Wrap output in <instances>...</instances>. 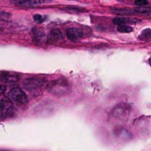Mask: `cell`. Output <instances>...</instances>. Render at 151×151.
<instances>
[{
	"label": "cell",
	"mask_w": 151,
	"mask_h": 151,
	"mask_svg": "<svg viewBox=\"0 0 151 151\" xmlns=\"http://www.w3.org/2000/svg\"><path fill=\"white\" fill-rule=\"evenodd\" d=\"M34 35L35 38L37 40V41H39V42L43 41L45 37V32L44 31L43 29L40 28L35 29L34 30Z\"/></svg>",
	"instance_id": "obj_10"
},
{
	"label": "cell",
	"mask_w": 151,
	"mask_h": 151,
	"mask_svg": "<svg viewBox=\"0 0 151 151\" xmlns=\"http://www.w3.org/2000/svg\"><path fill=\"white\" fill-rule=\"evenodd\" d=\"M68 90V84L65 80L60 78L50 81L47 86V90L53 94L63 95Z\"/></svg>",
	"instance_id": "obj_1"
},
{
	"label": "cell",
	"mask_w": 151,
	"mask_h": 151,
	"mask_svg": "<svg viewBox=\"0 0 151 151\" xmlns=\"http://www.w3.org/2000/svg\"><path fill=\"white\" fill-rule=\"evenodd\" d=\"M138 21L133 18H127L124 17H117L113 19V24L116 25H122L124 24H134L137 22Z\"/></svg>",
	"instance_id": "obj_8"
},
{
	"label": "cell",
	"mask_w": 151,
	"mask_h": 151,
	"mask_svg": "<svg viewBox=\"0 0 151 151\" xmlns=\"http://www.w3.org/2000/svg\"><path fill=\"white\" fill-rule=\"evenodd\" d=\"M66 35L70 40L76 41L83 37V32L80 28L76 27H69L66 29Z\"/></svg>",
	"instance_id": "obj_5"
},
{
	"label": "cell",
	"mask_w": 151,
	"mask_h": 151,
	"mask_svg": "<svg viewBox=\"0 0 151 151\" xmlns=\"http://www.w3.org/2000/svg\"><path fill=\"white\" fill-rule=\"evenodd\" d=\"M0 89H1V94H3L5 93V91H6V88L5 86H4L3 85H1Z\"/></svg>",
	"instance_id": "obj_17"
},
{
	"label": "cell",
	"mask_w": 151,
	"mask_h": 151,
	"mask_svg": "<svg viewBox=\"0 0 151 151\" xmlns=\"http://www.w3.org/2000/svg\"><path fill=\"white\" fill-rule=\"evenodd\" d=\"M135 10L137 12H146V11L149 10V8L146 7H139V8H136Z\"/></svg>",
	"instance_id": "obj_16"
},
{
	"label": "cell",
	"mask_w": 151,
	"mask_h": 151,
	"mask_svg": "<svg viewBox=\"0 0 151 151\" xmlns=\"http://www.w3.org/2000/svg\"><path fill=\"white\" fill-rule=\"evenodd\" d=\"M50 0H17V3L20 6H29L45 3Z\"/></svg>",
	"instance_id": "obj_7"
},
{
	"label": "cell",
	"mask_w": 151,
	"mask_h": 151,
	"mask_svg": "<svg viewBox=\"0 0 151 151\" xmlns=\"http://www.w3.org/2000/svg\"><path fill=\"white\" fill-rule=\"evenodd\" d=\"M33 18H34V19L36 22H38V23H41L43 21L42 17L41 15H40V14H35V15H34Z\"/></svg>",
	"instance_id": "obj_15"
},
{
	"label": "cell",
	"mask_w": 151,
	"mask_h": 151,
	"mask_svg": "<svg viewBox=\"0 0 151 151\" xmlns=\"http://www.w3.org/2000/svg\"><path fill=\"white\" fill-rule=\"evenodd\" d=\"M44 80L38 77L28 78L23 82L24 87L28 91H34L40 88L44 84Z\"/></svg>",
	"instance_id": "obj_4"
},
{
	"label": "cell",
	"mask_w": 151,
	"mask_h": 151,
	"mask_svg": "<svg viewBox=\"0 0 151 151\" xmlns=\"http://www.w3.org/2000/svg\"><path fill=\"white\" fill-rule=\"evenodd\" d=\"M117 29L119 32L122 33H129L133 31V28L132 27L124 24L118 25Z\"/></svg>",
	"instance_id": "obj_11"
},
{
	"label": "cell",
	"mask_w": 151,
	"mask_h": 151,
	"mask_svg": "<svg viewBox=\"0 0 151 151\" xmlns=\"http://www.w3.org/2000/svg\"><path fill=\"white\" fill-rule=\"evenodd\" d=\"M19 79L18 75L10 74L6 72H1V80L6 83H14L17 82Z\"/></svg>",
	"instance_id": "obj_6"
},
{
	"label": "cell",
	"mask_w": 151,
	"mask_h": 151,
	"mask_svg": "<svg viewBox=\"0 0 151 151\" xmlns=\"http://www.w3.org/2000/svg\"><path fill=\"white\" fill-rule=\"evenodd\" d=\"M1 118L5 119L14 113V106L12 101L7 98H2L1 100Z\"/></svg>",
	"instance_id": "obj_3"
},
{
	"label": "cell",
	"mask_w": 151,
	"mask_h": 151,
	"mask_svg": "<svg viewBox=\"0 0 151 151\" xmlns=\"http://www.w3.org/2000/svg\"><path fill=\"white\" fill-rule=\"evenodd\" d=\"M134 4L137 6H145L148 4V2L146 0H136Z\"/></svg>",
	"instance_id": "obj_14"
},
{
	"label": "cell",
	"mask_w": 151,
	"mask_h": 151,
	"mask_svg": "<svg viewBox=\"0 0 151 151\" xmlns=\"http://www.w3.org/2000/svg\"><path fill=\"white\" fill-rule=\"evenodd\" d=\"M114 13H116L117 15H129L130 14V12L127 11V10H124V9H114Z\"/></svg>",
	"instance_id": "obj_13"
},
{
	"label": "cell",
	"mask_w": 151,
	"mask_h": 151,
	"mask_svg": "<svg viewBox=\"0 0 151 151\" xmlns=\"http://www.w3.org/2000/svg\"><path fill=\"white\" fill-rule=\"evenodd\" d=\"M50 36L51 38L55 41H58L59 40H61L63 36L61 31L57 28L52 29L51 30L50 33Z\"/></svg>",
	"instance_id": "obj_9"
},
{
	"label": "cell",
	"mask_w": 151,
	"mask_h": 151,
	"mask_svg": "<svg viewBox=\"0 0 151 151\" xmlns=\"http://www.w3.org/2000/svg\"><path fill=\"white\" fill-rule=\"evenodd\" d=\"M141 36L142 37V38H143V40H144L146 38L149 39V38H151V29H146L144 30L142 32Z\"/></svg>",
	"instance_id": "obj_12"
},
{
	"label": "cell",
	"mask_w": 151,
	"mask_h": 151,
	"mask_svg": "<svg viewBox=\"0 0 151 151\" xmlns=\"http://www.w3.org/2000/svg\"><path fill=\"white\" fill-rule=\"evenodd\" d=\"M10 99L19 104H25L28 102L27 97L24 91L18 87L12 88L8 93Z\"/></svg>",
	"instance_id": "obj_2"
}]
</instances>
